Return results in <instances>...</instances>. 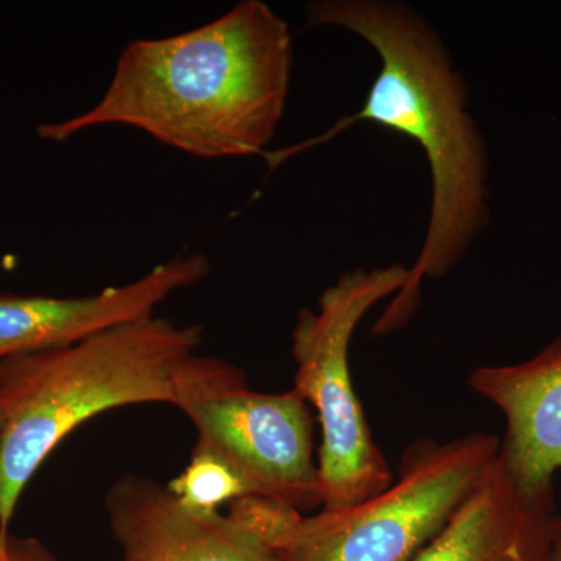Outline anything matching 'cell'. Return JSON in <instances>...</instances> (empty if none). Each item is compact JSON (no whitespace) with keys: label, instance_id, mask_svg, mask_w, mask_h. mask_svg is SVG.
<instances>
[{"label":"cell","instance_id":"cell-1","mask_svg":"<svg viewBox=\"0 0 561 561\" xmlns=\"http://www.w3.org/2000/svg\"><path fill=\"white\" fill-rule=\"evenodd\" d=\"M305 13L306 28L337 27L367 41L381 69L357 113L301 146L267 151L271 165L328 142L357 122H373L415 140L430 164L432 201L423 247L404 287L373 328V335H389L419 309L421 283L451 272L489 227V150L460 70L419 11L391 0H320Z\"/></svg>","mask_w":561,"mask_h":561},{"label":"cell","instance_id":"cell-2","mask_svg":"<svg viewBox=\"0 0 561 561\" xmlns=\"http://www.w3.org/2000/svg\"><path fill=\"white\" fill-rule=\"evenodd\" d=\"M291 65L287 22L262 0H243L194 31L133 41L101 101L36 133L65 142L125 125L205 160L264 157L286 111Z\"/></svg>","mask_w":561,"mask_h":561},{"label":"cell","instance_id":"cell-3","mask_svg":"<svg viewBox=\"0 0 561 561\" xmlns=\"http://www.w3.org/2000/svg\"><path fill=\"white\" fill-rule=\"evenodd\" d=\"M198 324L135 321L65 348L0 360V534L51 453L114 409L175 405L181 365L197 353Z\"/></svg>","mask_w":561,"mask_h":561},{"label":"cell","instance_id":"cell-4","mask_svg":"<svg viewBox=\"0 0 561 561\" xmlns=\"http://www.w3.org/2000/svg\"><path fill=\"white\" fill-rule=\"evenodd\" d=\"M409 268H354L320 295L317 311L301 309L291 331L294 390L320 424L319 472L323 507L341 508L382 493L393 483L373 438L350 371L351 339L373 306L394 297Z\"/></svg>","mask_w":561,"mask_h":561},{"label":"cell","instance_id":"cell-5","mask_svg":"<svg viewBox=\"0 0 561 561\" xmlns=\"http://www.w3.org/2000/svg\"><path fill=\"white\" fill-rule=\"evenodd\" d=\"M500 438H423L402 457L400 478L368 500L300 513L275 546L276 561H411L451 518L500 454Z\"/></svg>","mask_w":561,"mask_h":561},{"label":"cell","instance_id":"cell-6","mask_svg":"<svg viewBox=\"0 0 561 561\" xmlns=\"http://www.w3.org/2000/svg\"><path fill=\"white\" fill-rule=\"evenodd\" d=\"M209 449L241 476L251 496L306 513L323 507L316 421L294 389H250L230 362L195 353L175 378V405Z\"/></svg>","mask_w":561,"mask_h":561},{"label":"cell","instance_id":"cell-7","mask_svg":"<svg viewBox=\"0 0 561 561\" xmlns=\"http://www.w3.org/2000/svg\"><path fill=\"white\" fill-rule=\"evenodd\" d=\"M105 513L119 561H276V542L301 512L247 496L202 515L168 485L127 472L106 491Z\"/></svg>","mask_w":561,"mask_h":561},{"label":"cell","instance_id":"cell-8","mask_svg":"<svg viewBox=\"0 0 561 561\" xmlns=\"http://www.w3.org/2000/svg\"><path fill=\"white\" fill-rule=\"evenodd\" d=\"M209 272L205 254H181L142 278L87 297L0 294V360L65 348L150 319L172 294L202 283Z\"/></svg>","mask_w":561,"mask_h":561},{"label":"cell","instance_id":"cell-9","mask_svg":"<svg viewBox=\"0 0 561 561\" xmlns=\"http://www.w3.org/2000/svg\"><path fill=\"white\" fill-rule=\"evenodd\" d=\"M470 387L504 413L500 456L524 496L546 507L561 471V335L531 359L476 368Z\"/></svg>","mask_w":561,"mask_h":561},{"label":"cell","instance_id":"cell-10","mask_svg":"<svg viewBox=\"0 0 561 561\" xmlns=\"http://www.w3.org/2000/svg\"><path fill=\"white\" fill-rule=\"evenodd\" d=\"M561 515L527 500L500 454L411 561H551Z\"/></svg>","mask_w":561,"mask_h":561},{"label":"cell","instance_id":"cell-11","mask_svg":"<svg viewBox=\"0 0 561 561\" xmlns=\"http://www.w3.org/2000/svg\"><path fill=\"white\" fill-rule=\"evenodd\" d=\"M165 485L187 511L202 515L220 513L224 505L251 496L249 486L227 461L197 445L183 471Z\"/></svg>","mask_w":561,"mask_h":561},{"label":"cell","instance_id":"cell-12","mask_svg":"<svg viewBox=\"0 0 561 561\" xmlns=\"http://www.w3.org/2000/svg\"><path fill=\"white\" fill-rule=\"evenodd\" d=\"M0 561H62L43 541L33 537L0 534Z\"/></svg>","mask_w":561,"mask_h":561},{"label":"cell","instance_id":"cell-13","mask_svg":"<svg viewBox=\"0 0 561 561\" xmlns=\"http://www.w3.org/2000/svg\"><path fill=\"white\" fill-rule=\"evenodd\" d=\"M551 561H561V530L553 545Z\"/></svg>","mask_w":561,"mask_h":561},{"label":"cell","instance_id":"cell-14","mask_svg":"<svg viewBox=\"0 0 561 561\" xmlns=\"http://www.w3.org/2000/svg\"><path fill=\"white\" fill-rule=\"evenodd\" d=\"M0 430H2V416H0Z\"/></svg>","mask_w":561,"mask_h":561}]
</instances>
